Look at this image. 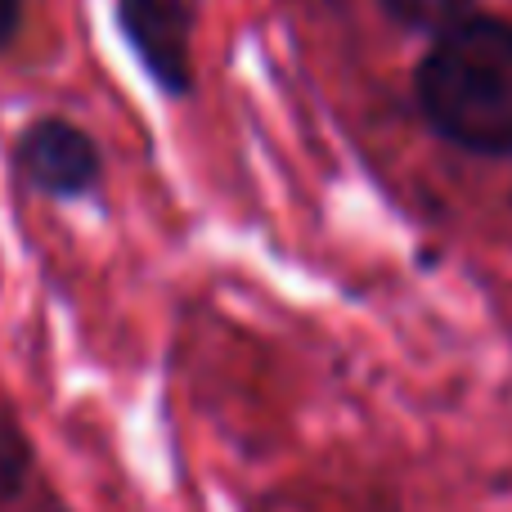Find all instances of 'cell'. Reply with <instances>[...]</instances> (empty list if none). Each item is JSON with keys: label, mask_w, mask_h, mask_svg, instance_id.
<instances>
[{"label": "cell", "mask_w": 512, "mask_h": 512, "mask_svg": "<svg viewBox=\"0 0 512 512\" xmlns=\"http://www.w3.org/2000/svg\"><path fill=\"white\" fill-rule=\"evenodd\" d=\"M414 104L450 149L512 158V18L477 9L432 36L414 68Z\"/></svg>", "instance_id": "cell-1"}, {"label": "cell", "mask_w": 512, "mask_h": 512, "mask_svg": "<svg viewBox=\"0 0 512 512\" xmlns=\"http://www.w3.org/2000/svg\"><path fill=\"white\" fill-rule=\"evenodd\" d=\"M9 167L23 189L50 203H86L104 189V149L72 117H32L9 144Z\"/></svg>", "instance_id": "cell-2"}, {"label": "cell", "mask_w": 512, "mask_h": 512, "mask_svg": "<svg viewBox=\"0 0 512 512\" xmlns=\"http://www.w3.org/2000/svg\"><path fill=\"white\" fill-rule=\"evenodd\" d=\"M203 0H117L113 18L144 77L167 99L194 95V27Z\"/></svg>", "instance_id": "cell-3"}, {"label": "cell", "mask_w": 512, "mask_h": 512, "mask_svg": "<svg viewBox=\"0 0 512 512\" xmlns=\"http://www.w3.org/2000/svg\"><path fill=\"white\" fill-rule=\"evenodd\" d=\"M373 5H378V14L387 18L391 27H400V32L441 36L445 27L477 14L481 0H373Z\"/></svg>", "instance_id": "cell-4"}, {"label": "cell", "mask_w": 512, "mask_h": 512, "mask_svg": "<svg viewBox=\"0 0 512 512\" xmlns=\"http://www.w3.org/2000/svg\"><path fill=\"white\" fill-rule=\"evenodd\" d=\"M27 477H32V441L23 436L18 423L0 418V504L23 495Z\"/></svg>", "instance_id": "cell-5"}, {"label": "cell", "mask_w": 512, "mask_h": 512, "mask_svg": "<svg viewBox=\"0 0 512 512\" xmlns=\"http://www.w3.org/2000/svg\"><path fill=\"white\" fill-rule=\"evenodd\" d=\"M23 18H27L23 0H0V54H5L9 45L18 41V32H23Z\"/></svg>", "instance_id": "cell-6"}]
</instances>
